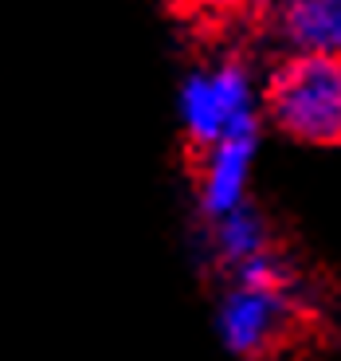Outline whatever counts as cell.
<instances>
[{"label":"cell","instance_id":"cell-3","mask_svg":"<svg viewBox=\"0 0 341 361\" xmlns=\"http://www.w3.org/2000/svg\"><path fill=\"white\" fill-rule=\"evenodd\" d=\"M290 326V295L287 290H255L228 287L216 302V330L228 353L235 357H263Z\"/></svg>","mask_w":341,"mask_h":361},{"label":"cell","instance_id":"cell-2","mask_svg":"<svg viewBox=\"0 0 341 361\" xmlns=\"http://www.w3.org/2000/svg\"><path fill=\"white\" fill-rule=\"evenodd\" d=\"M255 122L252 79L240 63H220L216 71H197L180 90V126L192 149H212L224 134Z\"/></svg>","mask_w":341,"mask_h":361},{"label":"cell","instance_id":"cell-1","mask_svg":"<svg viewBox=\"0 0 341 361\" xmlns=\"http://www.w3.org/2000/svg\"><path fill=\"white\" fill-rule=\"evenodd\" d=\"M263 106L275 130L302 145H341V59L290 55L267 79Z\"/></svg>","mask_w":341,"mask_h":361},{"label":"cell","instance_id":"cell-6","mask_svg":"<svg viewBox=\"0 0 341 361\" xmlns=\"http://www.w3.org/2000/svg\"><path fill=\"white\" fill-rule=\"evenodd\" d=\"M208 228H212V235H208L212 255L224 263L228 271H235L240 263L271 252V228H267V220H263V212L252 204H240L235 212L212 220Z\"/></svg>","mask_w":341,"mask_h":361},{"label":"cell","instance_id":"cell-7","mask_svg":"<svg viewBox=\"0 0 341 361\" xmlns=\"http://www.w3.org/2000/svg\"><path fill=\"white\" fill-rule=\"evenodd\" d=\"M287 267H283V259H278L275 252H263L255 255V259L240 263V267L232 271V283L235 287H255V290H287Z\"/></svg>","mask_w":341,"mask_h":361},{"label":"cell","instance_id":"cell-8","mask_svg":"<svg viewBox=\"0 0 341 361\" xmlns=\"http://www.w3.org/2000/svg\"><path fill=\"white\" fill-rule=\"evenodd\" d=\"M247 0H192V8H200V12H208V16H235V12L243 8Z\"/></svg>","mask_w":341,"mask_h":361},{"label":"cell","instance_id":"cell-4","mask_svg":"<svg viewBox=\"0 0 341 361\" xmlns=\"http://www.w3.org/2000/svg\"><path fill=\"white\" fill-rule=\"evenodd\" d=\"M255 149H259V122H243L224 134L212 149L200 154V216L212 220L247 204V180H252Z\"/></svg>","mask_w":341,"mask_h":361},{"label":"cell","instance_id":"cell-5","mask_svg":"<svg viewBox=\"0 0 341 361\" xmlns=\"http://www.w3.org/2000/svg\"><path fill=\"white\" fill-rule=\"evenodd\" d=\"M278 27L298 47V55L341 59V0H283Z\"/></svg>","mask_w":341,"mask_h":361}]
</instances>
